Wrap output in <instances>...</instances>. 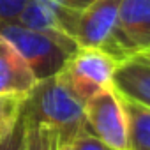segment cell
Listing matches in <instances>:
<instances>
[{"mask_svg": "<svg viewBox=\"0 0 150 150\" xmlns=\"http://www.w3.org/2000/svg\"><path fill=\"white\" fill-rule=\"evenodd\" d=\"M132 58H139V60H145V62H148V64H150V48H148V50H145L143 53H139V55L132 57Z\"/></svg>", "mask_w": 150, "mask_h": 150, "instance_id": "2e32d148", "label": "cell"}, {"mask_svg": "<svg viewBox=\"0 0 150 150\" xmlns=\"http://www.w3.org/2000/svg\"><path fill=\"white\" fill-rule=\"evenodd\" d=\"M0 34L6 35L20 51V55L35 74L37 81L58 74L80 48L78 42L67 34L57 30L30 28L18 20L2 21Z\"/></svg>", "mask_w": 150, "mask_h": 150, "instance_id": "7a4b0ae2", "label": "cell"}, {"mask_svg": "<svg viewBox=\"0 0 150 150\" xmlns=\"http://www.w3.org/2000/svg\"><path fill=\"white\" fill-rule=\"evenodd\" d=\"M23 122L27 150H60V136L53 127L27 118H23Z\"/></svg>", "mask_w": 150, "mask_h": 150, "instance_id": "8fae6325", "label": "cell"}, {"mask_svg": "<svg viewBox=\"0 0 150 150\" xmlns=\"http://www.w3.org/2000/svg\"><path fill=\"white\" fill-rule=\"evenodd\" d=\"M28 0H0V23L18 20Z\"/></svg>", "mask_w": 150, "mask_h": 150, "instance_id": "9a60e30c", "label": "cell"}, {"mask_svg": "<svg viewBox=\"0 0 150 150\" xmlns=\"http://www.w3.org/2000/svg\"><path fill=\"white\" fill-rule=\"evenodd\" d=\"M60 150H72L71 143H60Z\"/></svg>", "mask_w": 150, "mask_h": 150, "instance_id": "e0dca14e", "label": "cell"}, {"mask_svg": "<svg viewBox=\"0 0 150 150\" xmlns=\"http://www.w3.org/2000/svg\"><path fill=\"white\" fill-rule=\"evenodd\" d=\"M122 97V96H120ZM129 150H150V108L122 97Z\"/></svg>", "mask_w": 150, "mask_h": 150, "instance_id": "30bf717a", "label": "cell"}, {"mask_svg": "<svg viewBox=\"0 0 150 150\" xmlns=\"http://www.w3.org/2000/svg\"><path fill=\"white\" fill-rule=\"evenodd\" d=\"M0 150H27V143H25V122L23 117L18 122V125L14 127V131L0 141Z\"/></svg>", "mask_w": 150, "mask_h": 150, "instance_id": "5bb4252c", "label": "cell"}, {"mask_svg": "<svg viewBox=\"0 0 150 150\" xmlns=\"http://www.w3.org/2000/svg\"><path fill=\"white\" fill-rule=\"evenodd\" d=\"M118 7L120 0H92L80 14L76 25L74 41L78 42V46L104 50L117 57L115 32L118 21Z\"/></svg>", "mask_w": 150, "mask_h": 150, "instance_id": "5b68a950", "label": "cell"}, {"mask_svg": "<svg viewBox=\"0 0 150 150\" xmlns=\"http://www.w3.org/2000/svg\"><path fill=\"white\" fill-rule=\"evenodd\" d=\"M113 88L122 97L150 108V64L139 58L124 60L113 76Z\"/></svg>", "mask_w": 150, "mask_h": 150, "instance_id": "9c48e42d", "label": "cell"}, {"mask_svg": "<svg viewBox=\"0 0 150 150\" xmlns=\"http://www.w3.org/2000/svg\"><path fill=\"white\" fill-rule=\"evenodd\" d=\"M27 96H14V94H0V141L6 139L23 115Z\"/></svg>", "mask_w": 150, "mask_h": 150, "instance_id": "7c38bea8", "label": "cell"}, {"mask_svg": "<svg viewBox=\"0 0 150 150\" xmlns=\"http://www.w3.org/2000/svg\"><path fill=\"white\" fill-rule=\"evenodd\" d=\"M23 118L53 127L60 143H71L87 129L85 103L72 92L60 72L35 83L25 99Z\"/></svg>", "mask_w": 150, "mask_h": 150, "instance_id": "6da1fadb", "label": "cell"}, {"mask_svg": "<svg viewBox=\"0 0 150 150\" xmlns=\"http://www.w3.org/2000/svg\"><path fill=\"white\" fill-rule=\"evenodd\" d=\"M88 131L113 150H129L127 120L122 97L115 88L103 90L85 103Z\"/></svg>", "mask_w": 150, "mask_h": 150, "instance_id": "277c9868", "label": "cell"}, {"mask_svg": "<svg viewBox=\"0 0 150 150\" xmlns=\"http://www.w3.org/2000/svg\"><path fill=\"white\" fill-rule=\"evenodd\" d=\"M150 48V0H120L115 55L124 62Z\"/></svg>", "mask_w": 150, "mask_h": 150, "instance_id": "8992f818", "label": "cell"}, {"mask_svg": "<svg viewBox=\"0 0 150 150\" xmlns=\"http://www.w3.org/2000/svg\"><path fill=\"white\" fill-rule=\"evenodd\" d=\"M92 0H28L18 21L39 30H57L74 39L80 14Z\"/></svg>", "mask_w": 150, "mask_h": 150, "instance_id": "52a82bcc", "label": "cell"}, {"mask_svg": "<svg viewBox=\"0 0 150 150\" xmlns=\"http://www.w3.org/2000/svg\"><path fill=\"white\" fill-rule=\"evenodd\" d=\"M71 146H72V150H113L108 145H104L97 136H94L88 131V127L83 129L76 138L71 141Z\"/></svg>", "mask_w": 150, "mask_h": 150, "instance_id": "4fadbf2b", "label": "cell"}, {"mask_svg": "<svg viewBox=\"0 0 150 150\" xmlns=\"http://www.w3.org/2000/svg\"><path fill=\"white\" fill-rule=\"evenodd\" d=\"M37 78L13 46V42L0 34V94L28 96L35 87Z\"/></svg>", "mask_w": 150, "mask_h": 150, "instance_id": "ba28073f", "label": "cell"}, {"mask_svg": "<svg viewBox=\"0 0 150 150\" xmlns=\"http://www.w3.org/2000/svg\"><path fill=\"white\" fill-rule=\"evenodd\" d=\"M122 60L97 48H78L60 71L65 83L83 103L113 88V76Z\"/></svg>", "mask_w": 150, "mask_h": 150, "instance_id": "3957f363", "label": "cell"}]
</instances>
